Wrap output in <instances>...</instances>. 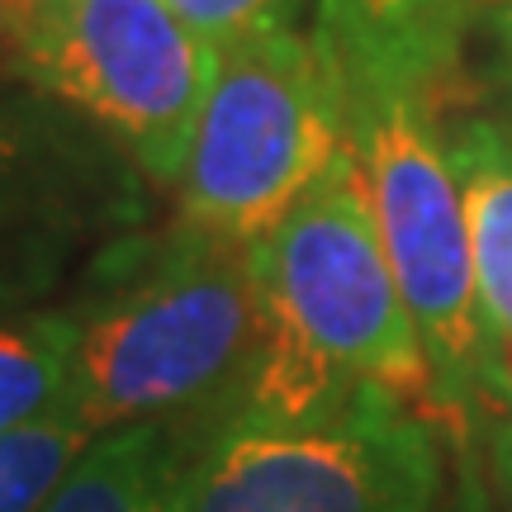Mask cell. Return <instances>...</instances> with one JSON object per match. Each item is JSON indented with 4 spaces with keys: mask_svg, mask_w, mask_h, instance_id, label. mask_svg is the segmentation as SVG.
I'll return each mask as SVG.
<instances>
[{
    "mask_svg": "<svg viewBox=\"0 0 512 512\" xmlns=\"http://www.w3.org/2000/svg\"><path fill=\"white\" fill-rule=\"evenodd\" d=\"M176 15L190 24V34H200L214 53L256 43V38L294 34L304 0H166Z\"/></svg>",
    "mask_w": 512,
    "mask_h": 512,
    "instance_id": "cell-13",
    "label": "cell"
},
{
    "mask_svg": "<svg viewBox=\"0 0 512 512\" xmlns=\"http://www.w3.org/2000/svg\"><path fill=\"white\" fill-rule=\"evenodd\" d=\"M72 351V309L0 318V437L53 413H72Z\"/></svg>",
    "mask_w": 512,
    "mask_h": 512,
    "instance_id": "cell-11",
    "label": "cell"
},
{
    "mask_svg": "<svg viewBox=\"0 0 512 512\" xmlns=\"http://www.w3.org/2000/svg\"><path fill=\"white\" fill-rule=\"evenodd\" d=\"M351 143L366 171L384 256L432 366V408L460 427L475 418V403L503 413V342L479 304L460 176L432 95H351Z\"/></svg>",
    "mask_w": 512,
    "mask_h": 512,
    "instance_id": "cell-3",
    "label": "cell"
},
{
    "mask_svg": "<svg viewBox=\"0 0 512 512\" xmlns=\"http://www.w3.org/2000/svg\"><path fill=\"white\" fill-rule=\"evenodd\" d=\"M72 413L95 432L238 399L266 342L252 242L176 219L72 309Z\"/></svg>",
    "mask_w": 512,
    "mask_h": 512,
    "instance_id": "cell-2",
    "label": "cell"
},
{
    "mask_svg": "<svg viewBox=\"0 0 512 512\" xmlns=\"http://www.w3.org/2000/svg\"><path fill=\"white\" fill-rule=\"evenodd\" d=\"M19 10H24V0H0V43H5V48H15Z\"/></svg>",
    "mask_w": 512,
    "mask_h": 512,
    "instance_id": "cell-17",
    "label": "cell"
},
{
    "mask_svg": "<svg viewBox=\"0 0 512 512\" xmlns=\"http://www.w3.org/2000/svg\"><path fill=\"white\" fill-rule=\"evenodd\" d=\"M128 157L0 57V318L29 313L100 233L133 209Z\"/></svg>",
    "mask_w": 512,
    "mask_h": 512,
    "instance_id": "cell-7",
    "label": "cell"
},
{
    "mask_svg": "<svg viewBox=\"0 0 512 512\" xmlns=\"http://www.w3.org/2000/svg\"><path fill=\"white\" fill-rule=\"evenodd\" d=\"M489 24H494V38H498V48H503V67L512 72V5H503Z\"/></svg>",
    "mask_w": 512,
    "mask_h": 512,
    "instance_id": "cell-16",
    "label": "cell"
},
{
    "mask_svg": "<svg viewBox=\"0 0 512 512\" xmlns=\"http://www.w3.org/2000/svg\"><path fill=\"white\" fill-rule=\"evenodd\" d=\"M489 451H494V470L512 503V413H494V422H489Z\"/></svg>",
    "mask_w": 512,
    "mask_h": 512,
    "instance_id": "cell-15",
    "label": "cell"
},
{
    "mask_svg": "<svg viewBox=\"0 0 512 512\" xmlns=\"http://www.w3.org/2000/svg\"><path fill=\"white\" fill-rule=\"evenodd\" d=\"M323 48L351 95L422 91L437 95L456 72L465 0H318Z\"/></svg>",
    "mask_w": 512,
    "mask_h": 512,
    "instance_id": "cell-8",
    "label": "cell"
},
{
    "mask_svg": "<svg viewBox=\"0 0 512 512\" xmlns=\"http://www.w3.org/2000/svg\"><path fill=\"white\" fill-rule=\"evenodd\" d=\"M437 494L432 418L366 384L304 418L233 403L176 465L162 512H432Z\"/></svg>",
    "mask_w": 512,
    "mask_h": 512,
    "instance_id": "cell-4",
    "label": "cell"
},
{
    "mask_svg": "<svg viewBox=\"0 0 512 512\" xmlns=\"http://www.w3.org/2000/svg\"><path fill=\"white\" fill-rule=\"evenodd\" d=\"M451 143L484 318L512 347V138L489 119H470Z\"/></svg>",
    "mask_w": 512,
    "mask_h": 512,
    "instance_id": "cell-9",
    "label": "cell"
},
{
    "mask_svg": "<svg viewBox=\"0 0 512 512\" xmlns=\"http://www.w3.org/2000/svg\"><path fill=\"white\" fill-rule=\"evenodd\" d=\"M503 413H512V347H503Z\"/></svg>",
    "mask_w": 512,
    "mask_h": 512,
    "instance_id": "cell-18",
    "label": "cell"
},
{
    "mask_svg": "<svg viewBox=\"0 0 512 512\" xmlns=\"http://www.w3.org/2000/svg\"><path fill=\"white\" fill-rule=\"evenodd\" d=\"M351 147L347 81L318 34H275L219 53L181 190V223L256 242Z\"/></svg>",
    "mask_w": 512,
    "mask_h": 512,
    "instance_id": "cell-5",
    "label": "cell"
},
{
    "mask_svg": "<svg viewBox=\"0 0 512 512\" xmlns=\"http://www.w3.org/2000/svg\"><path fill=\"white\" fill-rule=\"evenodd\" d=\"M15 57L143 176L181 181L219 53L166 0H24Z\"/></svg>",
    "mask_w": 512,
    "mask_h": 512,
    "instance_id": "cell-6",
    "label": "cell"
},
{
    "mask_svg": "<svg viewBox=\"0 0 512 512\" xmlns=\"http://www.w3.org/2000/svg\"><path fill=\"white\" fill-rule=\"evenodd\" d=\"M95 437L81 413H53L0 437V512H38Z\"/></svg>",
    "mask_w": 512,
    "mask_h": 512,
    "instance_id": "cell-12",
    "label": "cell"
},
{
    "mask_svg": "<svg viewBox=\"0 0 512 512\" xmlns=\"http://www.w3.org/2000/svg\"><path fill=\"white\" fill-rule=\"evenodd\" d=\"M446 512H494L484 475H479V446L465 427H460V446H456V494H451Z\"/></svg>",
    "mask_w": 512,
    "mask_h": 512,
    "instance_id": "cell-14",
    "label": "cell"
},
{
    "mask_svg": "<svg viewBox=\"0 0 512 512\" xmlns=\"http://www.w3.org/2000/svg\"><path fill=\"white\" fill-rule=\"evenodd\" d=\"M176 465L166 422L114 427L86 446L38 512H162Z\"/></svg>",
    "mask_w": 512,
    "mask_h": 512,
    "instance_id": "cell-10",
    "label": "cell"
},
{
    "mask_svg": "<svg viewBox=\"0 0 512 512\" xmlns=\"http://www.w3.org/2000/svg\"><path fill=\"white\" fill-rule=\"evenodd\" d=\"M252 271L266 342L233 403L304 418L380 384L432 408V366L384 256L356 143L252 242Z\"/></svg>",
    "mask_w": 512,
    "mask_h": 512,
    "instance_id": "cell-1",
    "label": "cell"
}]
</instances>
